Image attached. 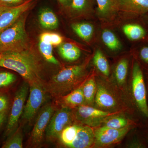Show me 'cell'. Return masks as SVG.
Instances as JSON below:
<instances>
[{"label": "cell", "instance_id": "obj_1", "mask_svg": "<svg viewBox=\"0 0 148 148\" xmlns=\"http://www.w3.org/2000/svg\"><path fill=\"white\" fill-rule=\"evenodd\" d=\"M0 68L16 72L29 85L45 83L41 61L29 45L0 51Z\"/></svg>", "mask_w": 148, "mask_h": 148}, {"label": "cell", "instance_id": "obj_2", "mask_svg": "<svg viewBox=\"0 0 148 148\" xmlns=\"http://www.w3.org/2000/svg\"><path fill=\"white\" fill-rule=\"evenodd\" d=\"M84 73V67L83 65L64 68L45 83L47 92L56 99L61 98L78 84Z\"/></svg>", "mask_w": 148, "mask_h": 148}, {"label": "cell", "instance_id": "obj_3", "mask_svg": "<svg viewBox=\"0 0 148 148\" xmlns=\"http://www.w3.org/2000/svg\"><path fill=\"white\" fill-rule=\"evenodd\" d=\"M25 13L12 25L0 32V51L28 45Z\"/></svg>", "mask_w": 148, "mask_h": 148}, {"label": "cell", "instance_id": "obj_4", "mask_svg": "<svg viewBox=\"0 0 148 148\" xmlns=\"http://www.w3.org/2000/svg\"><path fill=\"white\" fill-rule=\"evenodd\" d=\"M29 89V84L26 82L21 85L14 93L8 112L6 125L3 135L5 139L18 127L19 119L23 114Z\"/></svg>", "mask_w": 148, "mask_h": 148}, {"label": "cell", "instance_id": "obj_5", "mask_svg": "<svg viewBox=\"0 0 148 148\" xmlns=\"http://www.w3.org/2000/svg\"><path fill=\"white\" fill-rule=\"evenodd\" d=\"M56 110L53 103H48L40 110L28 140L29 147L38 148L41 146L47 127Z\"/></svg>", "mask_w": 148, "mask_h": 148}, {"label": "cell", "instance_id": "obj_6", "mask_svg": "<svg viewBox=\"0 0 148 148\" xmlns=\"http://www.w3.org/2000/svg\"><path fill=\"white\" fill-rule=\"evenodd\" d=\"M45 83H36L29 85V98L22 114V119L26 121L30 122L34 118L45 101L47 91Z\"/></svg>", "mask_w": 148, "mask_h": 148}, {"label": "cell", "instance_id": "obj_7", "mask_svg": "<svg viewBox=\"0 0 148 148\" xmlns=\"http://www.w3.org/2000/svg\"><path fill=\"white\" fill-rule=\"evenodd\" d=\"M73 121V115L67 107L63 106L56 109L51 116L46 130L45 135L48 141L55 142L59 139L61 132Z\"/></svg>", "mask_w": 148, "mask_h": 148}, {"label": "cell", "instance_id": "obj_8", "mask_svg": "<svg viewBox=\"0 0 148 148\" xmlns=\"http://www.w3.org/2000/svg\"><path fill=\"white\" fill-rule=\"evenodd\" d=\"M132 90L133 97L138 108L145 116L148 117V106L144 77L140 65L137 63L133 65Z\"/></svg>", "mask_w": 148, "mask_h": 148}, {"label": "cell", "instance_id": "obj_9", "mask_svg": "<svg viewBox=\"0 0 148 148\" xmlns=\"http://www.w3.org/2000/svg\"><path fill=\"white\" fill-rule=\"evenodd\" d=\"M131 126L115 129L102 127L95 131V143L98 146L105 147L119 142L129 131Z\"/></svg>", "mask_w": 148, "mask_h": 148}, {"label": "cell", "instance_id": "obj_10", "mask_svg": "<svg viewBox=\"0 0 148 148\" xmlns=\"http://www.w3.org/2000/svg\"><path fill=\"white\" fill-rule=\"evenodd\" d=\"M32 5V1L29 0L21 4L8 7L0 14V32L14 24L24 14Z\"/></svg>", "mask_w": 148, "mask_h": 148}, {"label": "cell", "instance_id": "obj_11", "mask_svg": "<svg viewBox=\"0 0 148 148\" xmlns=\"http://www.w3.org/2000/svg\"><path fill=\"white\" fill-rule=\"evenodd\" d=\"M95 143V134L90 127L79 125L76 137L69 147L72 148H89Z\"/></svg>", "mask_w": 148, "mask_h": 148}, {"label": "cell", "instance_id": "obj_12", "mask_svg": "<svg viewBox=\"0 0 148 148\" xmlns=\"http://www.w3.org/2000/svg\"><path fill=\"white\" fill-rule=\"evenodd\" d=\"M110 114L108 112L83 105L78 106L75 112L77 119L85 123H87L90 120L102 118Z\"/></svg>", "mask_w": 148, "mask_h": 148}, {"label": "cell", "instance_id": "obj_13", "mask_svg": "<svg viewBox=\"0 0 148 148\" xmlns=\"http://www.w3.org/2000/svg\"><path fill=\"white\" fill-rule=\"evenodd\" d=\"M119 10L127 13L143 14L148 12V0H118Z\"/></svg>", "mask_w": 148, "mask_h": 148}, {"label": "cell", "instance_id": "obj_14", "mask_svg": "<svg viewBox=\"0 0 148 148\" xmlns=\"http://www.w3.org/2000/svg\"><path fill=\"white\" fill-rule=\"evenodd\" d=\"M39 49L45 61L55 65H60V62L53 54V45L50 41V33L45 32L40 35Z\"/></svg>", "mask_w": 148, "mask_h": 148}, {"label": "cell", "instance_id": "obj_15", "mask_svg": "<svg viewBox=\"0 0 148 148\" xmlns=\"http://www.w3.org/2000/svg\"><path fill=\"white\" fill-rule=\"evenodd\" d=\"M99 16L103 19L110 18L119 10L118 0H95Z\"/></svg>", "mask_w": 148, "mask_h": 148}, {"label": "cell", "instance_id": "obj_16", "mask_svg": "<svg viewBox=\"0 0 148 148\" xmlns=\"http://www.w3.org/2000/svg\"><path fill=\"white\" fill-rule=\"evenodd\" d=\"M95 103L98 107L104 109H111L116 105L113 97L103 86L99 85L95 94Z\"/></svg>", "mask_w": 148, "mask_h": 148}, {"label": "cell", "instance_id": "obj_17", "mask_svg": "<svg viewBox=\"0 0 148 148\" xmlns=\"http://www.w3.org/2000/svg\"><path fill=\"white\" fill-rule=\"evenodd\" d=\"M39 21L41 26L45 29H53L58 27V18L55 13L49 9H44L40 12Z\"/></svg>", "mask_w": 148, "mask_h": 148}, {"label": "cell", "instance_id": "obj_18", "mask_svg": "<svg viewBox=\"0 0 148 148\" xmlns=\"http://www.w3.org/2000/svg\"><path fill=\"white\" fill-rule=\"evenodd\" d=\"M61 101L64 104V107H78L82 105L84 102V98L82 87L77 88L69 94L62 96Z\"/></svg>", "mask_w": 148, "mask_h": 148}, {"label": "cell", "instance_id": "obj_19", "mask_svg": "<svg viewBox=\"0 0 148 148\" xmlns=\"http://www.w3.org/2000/svg\"><path fill=\"white\" fill-rule=\"evenodd\" d=\"M58 51L62 58L69 61H76L81 55L79 49L71 43L61 44L58 48Z\"/></svg>", "mask_w": 148, "mask_h": 148}, {"label": "cell", "instance_id": "obj_20", "mask_svg": "<svg viewBox=\"0 0 148 148\" xmlns=\"http://www.w3.org/2000/svg\"><path fill=\"white\" fill-rule=\"evenodd\" d=\"M71 27L75 33L84 40L88 41L92 38L94 32V27L90 23H74L72 24Z\"/></svg>", "mask_w": 148, "mask_h": 148}, {"label": "cell", "instance_id": "obj_21", "mask_svg": "<svg viewBox=\"0 0 148 148\" xmlns=\"http://www.w3.org/2000/svg\"><path fill=\"white\" fill-rule=\"evenodd\" d=\"M23 137L21 127H18L3 142L2 148H22Z\"/></svg>", "mask_w": 148, "mask_h": 148}, {"label": "cell", "instance_id": "obj_22", "mask_svg": "<svg viewBox=\"0 0 148 148\" xmlns=\"http://www.w3.org/2000/svg\"><path fill=\"white\" fill-rule=\"evenodd\" d=\"M123 30L125 35L132 40L141 39L146 35L145 29L138 24H126L123 27Z\"/></svg>", "mask_w": 148, "mask_h": 148}, {"label": "cell", "instance_id": "obj_23", "mask_svg": "<svg viewBox=\"0 0 148 148\" xmlns=\"http://www.w3.org/2000/svg\"><path fill=\"white\" fill-rule=\"evenodd\" d=\"M17 80V76L13 73L0 71V92H8Z\"/></svg>", "mask_w": 148, "mask_h": 148}, {"label": "cell", "instance_id": "obj_24", "mask_svg": "<svg viewBox=\"0 0 148 148\" xmlns=\"http://www.w3.org/2000/svg\"><path fill=\"white\" fill-rule=\"evenodd\" d=\"M79 126L76 124L70 125L63 130L59 139L65 146L69 147L73 143L76 137Z\"/></svg>", "mask_w": 148, "mask_h": 148}, {"label": "cell", "instance_id": "obj_25", "mask_svg": "<svg viewBox=\"0 0 148 148\" xmlns=\"http://www.w3.org/2000/svg\"><path fill=\"white\" fill-rule=\"evenodd\" d=\"M93 64L98 71L106 76L110 74V66L107 58L100 49L96 51L93 58Z\"/></svg>", "mask_w": 148, "mask_h": 148}, {"label": "cell", "instance_id": "obj_26", "mask_svg": "<svg viewBox=\"0 0 148 148\" xmlns=\"http://www.w3.org/2000/svg\"><path fill=\"white\" fill-rule=\"evenodd\" d=\"M102 39L106 46L111 50L117 51L121 48V43L119 40L110 30L105 29L103 31Z\"/></svg>", "mask_w": 148, "mask_h": 148}, {"label": "cell", "instance_id": "obj_27", "mask_svg": "<svg viewBox=\"0 0 148 148\" xmlns=\"http://www.w3.org/2000/svg\"><path fill=\"white\" fill-rule=\"evenodd\" d=\"M93 4L94 0H72L71 8L73 13L79 14L92 10Z\"/></svg>", "mask_w": 148, "mask_h": 148}, {"label": "cell", "instance_id": "obj_28", "mask_svg": "<svg viewBox=\"0 0 148 148\" xmlns=\"http://www.w3.org/2000/svg\"><path fill=\"white\" fill-rule=\"evenodd\" d=\"M84 98V102L91 104L94 101L96 94V84L93 78L88 80L82 87Z\"/></svg>", "mask_w": 148, "mask_h": 148}, {"label": "cell", "instance_id": "obj_29", "mask_svg": "<svg viewBox=\"0 0 148 148\" xmlns=\"http://www.w3.org/2000/svg\"><path fill=\"white\" fill-rule=\"evenodd\" d=\"M128 61L125 59H122L117 65L115 76L117 82L119 84H123L125 82L128 71Z\"/></svg>", "mask_w": 148, "mask_h": 148}, {"label": "cell", "instance_id": "obj_30", "mask_svg": "<svg viewBox=\"0 0 148 148\" xmlns=\"http://www.w3.org/2000/svg\"><path fill=\"white\" fill-rule=\"evenodd\" d=\"M128 125V121L127 119L122 117H115L107 121L103 127L119 129L126 127Z\"/></svg>", "mask_w": 148, "mask_h": 148}, {"label": "cell", "instance_id": "obj_31", "mask_svg": "<svg viewBox=\"0 0 148 148\" xmlns=\"http://www.w3.org/2000/svg\"><path fill=\"white\" fill-rule=\"evenodd\" d=\"M12 101L8 92H0V114L9 111Z\"/></svg>", "mask_w": 148, "mask_h": 148}, {"label": "cell", "instance_id": "obj_32", "mask_svg": "<svg viewBox=\"0 0 148 148\" xmlns=\"http://www.w3.org/2000/svg\"><path fill=\"white\" fill-rule=\"evenodd\" d=\"M50 41L53 46L60 45L63 41L62 37L56 33H50Z\"/></svg>", "mask_w": 148, "mask_h": 148}, {"label": "cell", "instance_id": "obj_33", "mask_svg": "<svg viewBox=\"0 0 148 148\" xmlns=\"http://www.w3.org/2000/svg\"><path fill=\"white\" fill-rule=\"evenodd\" d=\"M23 1V0H0V5L10 7V6L20 3Z\"/></svg>", "mask_w": 148, "mask_h": 148}, {"label": "cell", "instance_id": "obj_34", "mask_svg": "<svg viewBox=\"0 0 148 148\" xmlns=\"http://www.w3.org/2000/svg\"><path fill=\"white\" fill-rule=\"evenodd\" d=\"M8 112H5L0 114V131L1 130L4 125H6Z\"/></svg>", "mask_w": 148, "mask_h": 148}, {"label": "cell", "instance_id": "obj_35", "mask_svg": "<svg viewBox=\"0 0 148 148\" xmlns=\"http://www.w3.org/2000/svg\"><path fill=\"white\" fill-rule=\"evenodd\" d=\"M140 55L143 61L148 63V47L143 48L140 51Z\"/></svg>", "mask_w": 148, "mask_h": 148}, {"label": "cell", "instance_id": "obj_36", "mask_svg": "<svg viewBox=\"0 0 148 148\" xmlns=\"http://www.w3.org/2000/svg\"><path fill=\"white\" fill-rule=\"evenodd\" d=\"M58 1L62 5L64 6L67 7L69 6H71L72 0H58Z\"/></svg>", "mask_w": 148, "mask_h": 148}, {"label": "cell", "instance_id": "obj_37", "mask_svg": "<svg viewBox=\"0 0 148 148\" xmlns=\"http://www.w3.org/2000/svg\"><path fill=\"white\" fill-rule=\"evenodd\" d=\"M8 7L0 5V14L3 11L5 10Z\"/></svg>", "mask_w": 148, "mask_h": 148}]
</instances>
